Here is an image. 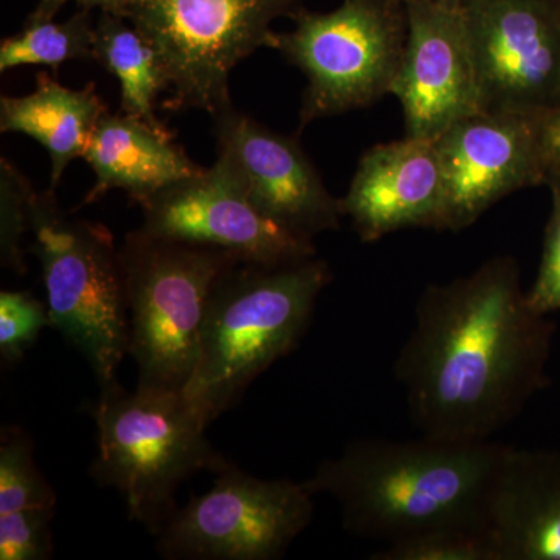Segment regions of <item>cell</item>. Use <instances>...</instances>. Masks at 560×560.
Wrapping results in <instances>:
<instances>
[{"instance_id": "cell-2", "label": "cell", "mask_w": 560, "mask_h": 560, "mask_svg": "<svg viewBox=\"0 0 560 560\" xmlns=\"http://www.w3.org/2000/svg\"><path fill=\"white\" fill-rule=\"evenodd\" d=\"M508 445L370 440L324 460L304 482L313 497L327 493L341 510L342 526L388 545L415 534L486 522V503Z\"/></svg>"}, {"instance_id": "cell-21", "label": "cell", "mask_w": 560, "mask_h": 560, "mask_svg": "<svg viewBox=\"0 0 560 560\" xmlns=\"http://www.w3.org/2000/svg\"><path fill=\"white\" fill-rule=\"evenodd\" d=\"M374 560H500L486 522L440 526L385 545Z\"/></svg>"}, {"instance_id": "cell-26", "label": "cell", "mask_w": 560, "mask_h": 560, "mask_svg": "<svg viewBox=\"0 0 560 560\" xmlns=\"http://www.w3.org/2000/svg\"><path fill=\"white\" fill-rule=\"evenodd\" d=\"M552 210L545 232L536 282L526 291L530 307L541 315L560 312V186H551Z\"/></svg>"}, {"instance_id": "cell-23", "label": "cell", "mask_w": 560, "mask_h": 560, "mask_svg": "<svg viewBox=\"0 0 560 560\" xmlns=\"http://www.w3.org/2000/svg\"><path fill=\"white\" fill-rule=\"evenodd\" d=\"M35 191L10 161H0V260L7 270L24 275L22 238L31 230V205Z\"/></svg>"}, {"instance_id": "cell-3", "label": "cell", "mask_w": 560, "mask_h": 560, "mask_svg": "<svg viewBox=\"0 0 560 560\" xmlns=\"http://www.w3.org/2000/svg\"><path fill=\"white\" fill-rule=\"evenodd\" d=\"M330 282L329 264L318 257L279 267L241 261L221 275L202 323L197 370L184 390L202 418H220L296 348Z\"/></svg>"}, {"instance_id": "cell-17", "label": "cell", "mask_w": 560, "mask_h": 560, "mask_svg": "<svg viewBox=\"0 0 560 560\" xmlns=\"http://www.w3.org/2000/svg\"><path fill=\"white\" fill-rule=\"evenodd\" d=\"M83 160L97 178L83 205L119 189L140 206L165 187L202 172L173 143L171 131L158 130L124 113L103 114Z\"/></svg>"}, {"instance_id": "cell-5", "label": "cell", "mask_w": 560, "mask_h": 560, "mask_svg": "<svg viewBox=\"0 0 560 560\" xmlns=\"http://www.w3.org/2000/svg\"><path fill=\"white\" fill-rule=\"evenodd\" d=\"M119 254L138 388L184 393L197 370L210 293L241 260L143 230L130 232Z\"/></svg>"}, {"instance_id": "cell-10", "label": "cell", "mask_w": 560, "mask_h": 560, "mask_svg": "<svg viewBox=\"0 0 560 560\" xmlns=\"http://www.w3.org/2000/svg\"><path fill=\"white\" fill-rule=\"evenodd\" d=\"M463 11L482 110L560 105V0H464Z\"/></svg>"}, {"instance_id": "cell-29", "label": "cell", "mask_w": 560, "mask_h": 560, "mask_svg": "<svg viewBox=\"0 0 560 560\" xmlns=\"http://www.w3.org/2000/svg\"><path fill=\"white\" fill-rule=\"evenodd\" d=\"M405 3H447V5H459L464 0H404Z\"/></svg>"}, {"instance_id": "cell-11", "label": "cell", "mask_w": 560, "mask_h": 560, "mask_svg": "<svg viewBox=\"0 0 560 560\" xmlns=\"http://www.w3.org/2000/svg\"><path fill=\"white\" fill-rule=\"evenodd\" d=\"M140 208V230L221 249L243 264L279 267L316 257L313 241L280 226L253 205L220 158L213 167L165 187Z\"/></svg>"}, {"instance_id": "cell-25", "label": "cell", "mask_w": 560, "mask_h": 560, "mask_svg": "<svg viewBox=\"0 0 560 560\" xmlns=\"http://www.w3.org/2000/svg\"><path fill=\"white\" fill-rule=\"evenodd\" d=\"M55 511L31 508L0 514V560H47L54 556L50 523Z\"/></svg>"}, {"instance_id": "cell-28", "label": "cell", "mask_w": 560, "mask_h": 560, "mask_svg": "<svg viewBox=\"0 0 560 560\" xmlns=\"http://www.w3.org/2000/svg\"><path fill=\"white\" fill-rule=\"evenodd\" d=\"M68 2H77L81 9H101L103 13L116 14L127 18L135 0H39L28 22L51 21L61 7Z\"/></svg>"}, {"instance_id": "cell-22", "label": "cell", "mask_w": 560, "mask_h": 560, "mask_svg": "<svg viewBox=\"0 0 560 560\" xmlns=\"http://www.w3.org/2000/svg\"><path fill=\"white\" fill-rule=\"evenodd\" d=\"M31 508L57 510V492L36 466L31 438L18 427H5L0 436V514Z\"/></svg>"}, {"instance_id": "cell-16", "label": "cell", "mask_w": 560, "mask_h": 560, "mask_svg": "<svg viewBox=\"0 0 560 560\" xmlns=\"http://www.w3.org/2000/svg\"><path fill=\"white\" fill-rule=\"evenodd\" d=\"M500 560H560V458L508 447L486 503Z\"/></svg>"}, {"instance_id": "cell-20", "label": "cell", "mask_w": 560, "mask_h": 560, "mask_svg": "<svg viewBox=\"0 0 560 560\" xmlns=\"http://www.w3.org/2000/svg\"><path fill=\"white\" fill-rule=\"evenodd\" d=\"M94 32L86 9L65 22H27L24 31L2 40L0 72L21 66H49L57 72L66 61L94 60Z\"/></svg>"}, {"instance_id": "cell-8", "label": "cell", "mask_w": 560, "mask_h": 560, "mask_svg": "<svg viewBox=\"0 0 560 560\" xmlns=\"http://www.w3.org/2000/svg\"><path fill=\"white\" fill-rule=\"evenodd\" d=\"M302 0H135L127 20L160 55L171 109L231 108L232 69L260 47H278L272 22Z\"/></svg>"}, {"instance_id": "cell-27", "label": "cell", "mask_w": 560, "mask_h": 560, "mask_svg": "<svg viewBox=\"0 0 560 560\" xmlns=\"http://www.w3.org/2000/svg\"><path fill=\"white\" fill-rule=\"evenodd\" d=\"M541 180L560 186V105L533 116Z\"/></svg>"}, {"instance_id": "cell-24", "label": "cell", "mask_w": 560, "mask_h": 560, "mask_svg": "<svg viewBox=\"0 0 560 560\" xmlns=\"http://www.w3.org/2000/svg\"><path fill=\"white\" fill-rule=\"evenodd\" d=\"M44 327H50L47 305L27 291L0 293V357L3 363L10 366L20 363Z\"/></svg>"}, {"instance_id": "cell-18", "label": "cell", "mask_w": 560, "mask_h": 560, "mask_svg": "<svg viewBox=\"0 0 560 560\" xmlns=\"http://www.w3.org/2000/svg\"><path fill=\"white\" fill-rule=\"evenodd\" d=\"M105 113L108 108L94 83L83 90H69L49 73L38 72L32 94L0 98V131L31 136L49 151L50 189L55 190L70 162L83 158Z\"/></svg>"}, {"instance_id": "cell-15", "label": "cell", "mask_w": 560, "mask_h": 560, "mask_svg": "<svg viewBox=\"0 0 560 560\" xmlns=\"http://www.w3.org/2000/svg\"><path fill=\"white\" fill-rule=\"evenodd\" d=\"M340 202L366 243L408 228L440 231L442 173L434 140L405 136L372 147Z\"/></svg>"}, {"instance_id": "cell-12", "label": "cell", "mask_w": 560, "mask_h": 560, "mask_svg": "<svg viewBox=\"0 0 560 560\" xmlns=\"http://www.w3.org/2000/svg\"><path fill=\"white\" fill-rule=\"evenodd\" d=\"M433 140L442 173L440 231L466 230L504 197L544 184L530 116L480 110Z\"/></svg>"}, {"instance_id": "cell-13", "label": "cell", "mask_w": 560, "mask_h": 560, "mask_svg": "<svg viewBox=\"0 0 560 560\" xmlns=\"http://www.w3.org/2000/svg\"><path fill=\"white\" fill-rule=\"evenodd\" d=\"M213 119L220 160L261 213L307 241L340 228L341 202L324 186L298 139L279 135L232 106Z\"/></svg>"}, {"instance_id": "cell-6", "label": "cell", "mask_w": 560, "mask_h": 560, "mask_svg": "<svg viewBox=\"0 0 560 560\" xmlns=\"http://www.w3.org/2000/svg\"><path fill=\"white\" fill-rule=\"evenodd\" d=\"M28 231L43 267L50 327L106 385L117 378L130 342L124 270L113 234L103 224L66 217L54 189L33 195Z\"/></svg>"}, {"instance_id": "cell-1", "label": "cell", "mask_w": 560, "mask_h": 560, "mask_svg": "<svg viewBox=\"0 0 560 560\" xmlns=\"http://www.w3.org/2000/svg\"><path fill=\"white\" fill-rule=\"evenodd\" d=\"M530 307L511 257L423 291L396 361L423 436L492 440L544 386L551 326Z\"/></svg>"}, {"instance_id": "cell-14", "label": "cell", "mask_w": 560, "mask_h": 560, "mask_svg": "<svg viewBox=\"0 0 560 560\" xmlns=\"http://www.w3.org/2000/svg\"><path fill=\"white\" fill-rule=\"evenodd\" d=\"M407 43L390 94L404 109L407 136L436 139L480 113L477 70L463 3H405Z\"/></svg>"}, {"instance_id": "cell-9", "label": "cell", "mask_w": 560, "mask_h": 560, "mask_svg": "<svg viewBox=\"0 0 560 560\" xmlns=\"http://www.w3.org/2000/svg\"><path fill=\"white\" fill-rule=\"evenodd\" d=\"M217 475L212 489L191 497L158 534L165 559H279L312 522L304 482L261 480L234 464Z\"/></svg>"}, {"instance_id": "cell-4", "label": "cell", "mask_w": 560, "mask_h": 560, "mask_svg": "<svg viewBox=\"0 0 560 560\" xmlns=\"http://www.w3.org/2000/svg\"><path fill=\"white\" fill-rule=\"evenodd\" d=\"M98 455L92 477L119 490L132 522L160 534L179 510L176 490L198 471L230 469L232 464L206 438L209 422L171 390L125 389L117 378L102 385L94 408Z\"/></svg>"}, {"instance_id": "cell-7", "label": "cell", "mask_w": 560, "mask_h": 560, "mask_svg": "<svg viewBox=\"0 0 560 560\" xmlns=\"http://www.w3.org/2000/svg\"><path fill=\"white\" fill-rule=\"evenodd\" d=\"M278 47L307 77L301 128L390 94L407 43L404 0H342L329 13L294 11Z\"/></svg>"}, {"instance_id": "cell-19", "label": "cell", "mask_w": 560, "mask_h": 560, "mask_svg": "<svg viewBox=\"0 0 560 560\" xmlns=\"http://www.w3.org/2000/svg\"><path fill=\"white\" fill-rule=\"evenodd\" d=\"M92 51L94 60L119 80L121 113L167 130L154 113V102L168 83L153 44L127 18L102 11Z\"/></svg>"}]
</instances>
